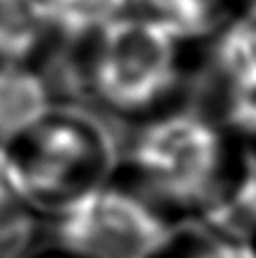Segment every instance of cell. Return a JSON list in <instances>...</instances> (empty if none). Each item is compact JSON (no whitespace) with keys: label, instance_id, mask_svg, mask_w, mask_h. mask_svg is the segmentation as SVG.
Returning a JSON list of instances; mask_svg holds the SVG:
<instances>
[{"label":"cell","instance_id":"cell-1","mask_svg":"<svg viewBox=\"0 0 256 258\" xmlns=\"http://www.w3.org/2000/svg\"><path fill=\"white\" fill-rule=\"evenodd\" d=\"M110 182L170 227L199 222L225 237L256 203L247 144L192 103L129 129Z\"/></svg>","mask_w":256,"mask_h":258},{"label":"cell","instance_id":"cell-11","mask_svg":"<svg viewBox=\"0 0 256 258\" xmlns=\"http://www.w3.org/2000/svg\"><path fill=\"white\" fill-rule=\"evenodd\" d=\"M230 239H235L247 251L249 258H256V203L247 211V215L239 220V225L235 227V232L230 234Z\"/></svg>","mask_w":256,"mask_h":258},{"label":"cell","instance_id":"cell-4","mask_svg":"<svg viewBox=\"0 0 256 258\" xmlns=\"http://www.w3.org/2000/svg\"><path fill=\"white\" fill-rule=\"evenodd\" d=\"M170 230L134 194L108 182L46 218V244L70 258H148Z\"/></svg>","mask_w":256,"mask_h":258},{"label":"cell","instance_id":"cell-6","mask_svg":"<svg viewBox=\"0 0 256 258\" xmlns=\"http://www.w3.org/2000/svg\"><path fill=\"white\" fill-rule=\"evenodd\" d=\"M48 34L34 0H0V70L31 64Z\"/></svg>","mask_w":256,"mask_h":258},{"label":"cell","instance_id":"cell-5","mask_svg":"<svg viewBox=\"0 0 256 258\" xmlns=\"http://www.w3.org/2000/svg\"><path fill=\"white\" fill-rule=\"evenodd\" d=\"M53 86L31 64H12L0 70V141L12 139L34 127L43 115L53 110Z\"/></svg>","mask_w":256,"mask_h":258},{"label":"cell","instance_id":"cell-12","mask_svg":"<svg viewBox=\"0 0 256 258\" xmlns=\"http://www.w3.org/2000/svg\"><path fill=\"white\" fill-rule=\"evenodd\" d=\"M247 151H249V172H251V182H254L256 189V139L247 144Z\"/></svg>","mask_w":256,"mask_h":258},{"label":"cell","instance_id":"cell-10","mask_svg":"<svg viewBox=\"0 0 256 258\" xmlns=\"http://www.w3.org/2000/svg\"><path fill=\"white\" fill-rule=\"evenodd\" d=\"M22 208H29V206L24 201L17 165L12 160L8 144L0 141V215L22 211Z\"/></svg>","mask_w":256,"mask_h":258},{"label":"cell","instance_id":"cell-9","mask_svg":"<svg viewBox=\"0 0 256 258\" xmlns=\"http://www.w3.org/2000/svg\"><path fill=\"white\" fill-rule=\"evenodd\" d=\"M46 241V218L31 208L0 215V258H29Z\"/></svg>","mask_w":256,"mask_h":258},{"label":"cell","instance_id":"cell-3","mask_svg":"<svg viewBox=\"0 0 256 258\" xmlns=\"http://www.w3.org/2000/svg\"><path fill=\"white\" fill-rule=\"evenodd\" d=\"M118 141L91 110L58 103L8 144L27 206L50 218L106 186L118 163Z\"/></svg>","mask_w":256,"mask_h":258},{"label":"cell","instance_id":"cell-7","mask_svg":"<svg viewBox=\"0 0 256 258\" xmlns=\"http://www.w3.org/2000/svg\"><path fill=\"white\" fill-rule=\"evenodd\" d=\"M50 34L79 41L125 12L127 0H34Z\"/></svg>","mask_w":256,"mask_h":258},{"label":"cell","instance_id":"cell-8","mask_svg":"<svg viewBox=\"0 0 256 258\" xmlns=\"http://www.w3.org/2000/svg\"><path fill=\"white\" fill-rule=\"evenodd\" d=\"M148 258H249L235 239L206 225H177Z\"/></svg>","mask_w":256,"mask_h":258},{"label":"cell","instance_id":"cell-2","mask_svg":"<svg viewBox=\"0 0 256 258\" xmlns=\"http://www.w3.org/2000/svg\"><path fill=\"white\" fill-rule=\"evenodd\" d=\"M72 67L82 108L127 129L189 105L184 46L146 19L122 12L77 41Z\"/></svg>","mask_w":256,"mask_h":258}]
</instances>
